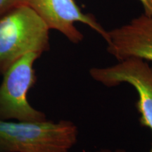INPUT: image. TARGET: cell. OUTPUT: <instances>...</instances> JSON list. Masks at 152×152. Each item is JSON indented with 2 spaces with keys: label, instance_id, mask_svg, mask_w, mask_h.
Listing matches in <instances>:
<instances>
[{
  "label": "cell",
  "instance_id": "obj_6",
  "mask_svg": "<svg viewBox=\"0 0 152 152\" xmlns=\"http://www.w3.org/2000/svg\"><path fill=\"white\" fill-rule=\"evenodd\" d=\"M107 52L118 61L137 58L152 62V16L142 14L108 31Z\"/></svg>",
  "mask_w": 152,
  "mask_h": 152
},
{
  "label": "cell",
  "instance_id": "obj_5",
  "mask_svg": "<svg viewBox=\"0 0 152 152\" xmlns=\"http://www.w3.org/2000/svg\"><path fill=\"white\" fill-rule=\"evenodd\" d=\"M26 5L42 19L49 30H57L72 43L78 44L84 38L75 26L76 22L87 25L107 39L108 31L93 15L83 13L75 0H26Z\"/></svg>",
  "mask_w": 152,
  "mask_h": 152
},
{
  "label": "cell",
  "instance_id": "obj_4",
  "mask_svg": "<svg viewBox=\"0 0 152 152\" xmlns=\"http://www.w3.org/2000/svg\"><path fill=\"white\" fill-rule=\"evenodd\" d=\"M89 73L94 80L107 87L123 83L134 87L138 94L136 108L140 114V125L152 132V66L148 61L129 58L111 66L92 68ZM149 152H152V147Z\"/></svg>",
  "mask_w": 152,
  "mask_h": 152
},
{
  "label": "cell",
  "instance_id": "obj_7",
  "mask_svg": "<svg viewBox=\"0 0 152 152\" xmlns=\"http://www.w3.org/2000/svg\"><path fill=\"white\" fill-rule=\"evenodd\" d=\"M26 4V0H0V16L14 7Z\"/></svg>",
  "mask_w": 152,
  "mask_h": 152
},
{
  "label": "cell",
  "instance_id": "obj_1",
  "mask_svg": "<svg viewBox=\"0 0 152 152\" xmlns=\"http://www.w3.org/2000/svg\"><path fill=\"white\" fill-rule=\"evenodd\" d=\"M73 121H0V152H69L77 142Z\"/></svg>",
  "mask_w": 152,
  "mask_h": 152
},
{
  "label": "cell",
  "instance_id": "obj_9",
  "mask_svg": "<svg viewBox=\"0 0 152 152\" xmlns=\"http://www.w3.org/2000/svg\"><path fill=\"white\" fill-rule=\"evenodd\" d=\"M96 152H127L123 149H116L115 150H112L110 149H102Z\"/></svg>",
  "mask_w": 152,
  "mask_h": 152
},
{
  "label": "cell",
  "instance_id": "obj_2",
  "mask_svg": "<svg viewBox=\"0 0 152 152\" xmlns=\"http://www.w3.org/2000/svg\"><path fill=\"white\" fill-rule=\"evenodd\" d=\"M49 48V28L28 6L14 7L0 16V75L24 55H42Z\"/></svg>",
  "mask_w": 152,
  "mask_h": 152
},
{
  "label": "cell",
  "instance_id": "obj_8",
  "mask_svg": "<svg viewBox=\"0 0 152 152\" xmlns=\"http://www.w3.org/2000/svg\"><path fill=\"white\" fill-rule=\"evenodd\" d=\"M143 6L144 14L152 16V0H139Z\"/></svg>",
  "mask_w": 152,
  "mask_h": 152
},
{
  "label": "cell",
  "instance_id": "obj_3",
  "mask_svg": "<svg viewBox=\"0 0 152 152\" xmlns=\"http://www.w3.org/2000/svg\"><path fill=\"white\" fill-rule=\"evenodd\" d=\"M41 54L31 52L16 61L3 73L0 83V121L37 122L47 120L35 109L28 94L37 82L34 64Z\"/></svg>",
  "mask_w": 152,
  "mask_h": 152
}]
</instances>
